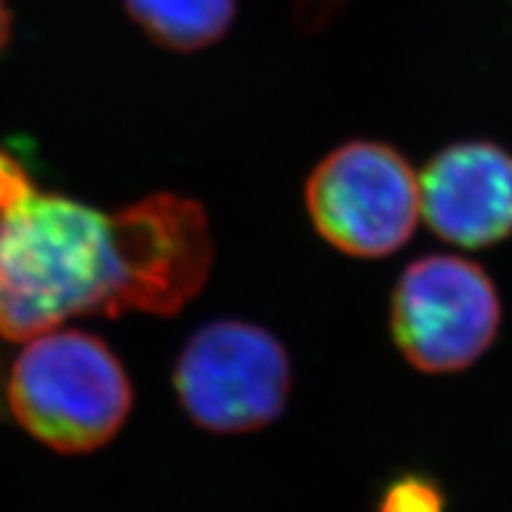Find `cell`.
Returning <instances> with one entry per match:
<instances>
[{"label": "cell", "mask_w": 512, "mask_h": 512, "mask_svg": "<svg viewBox=\"0 0 512 512\" xmlns=\"http://www.w3.org/2000/svg\"><path fill=\"white\" fill-rule=\"evenodd\" d=\"M152 41L171 50H200L226 36L238 0H124Z\"/></svg>", "instance_id": "cell-7"}, {"label": "cell", "mask_w": 512, "mask_h": 512, "mask_svg": "<svg viewBox=\"0 0 512 512\" xmlns=\"http://www.w3.org/2000/svg\"><path fill=\"white\" fill-rule=\"evenodd\" d=\"M306 214L320 240L354 259H382L413 238L420 183L392 145L349 140L306 178Z\"/></svg>", "instance_id": "cell-4"}, {"label": "cell", "mask_w": 512, "mask_h": 512, "mask_svg": "<svg viewBox=\"0 0 512 512\" xmlns=\"http://www.w3.org/2000/svg\"><path fill=\"white\" fill-rule=\"evenodd\" d=\"M448 498L437 477L403 472L382 489L375 512H446Z\"/></svg>", "instance_id": "cell-8"}, {"label": "cell", "mask_w": 512, "mask_h": 512, "mask_svg": "<svg viewBox=\"0 0 512 512\" xmlns=\"http://www.w3.org/2000/svg\"><path fill=\"white\" fill-rule=\"evenodd\" d=\"M214 242L200 204L155 195L105 211L38 190L0 152V335L79 316L181 311L207 285Z\"/></svg>", "instance_id": "cell-1"}, {"label": "cell", "mask_w": 512, "mask_h": 512, "mask_svg": "<svg viewBox=\"0 0 512 512\" xmlns=\"http://www.w3.org/2000/svg\"><path fill=\"white\" fill-rule=\"evenodd\" d=\"M178 401L214 434L264 430L285 413L292 361L273 332L247 320H216L188 339L174 370Z\"/></svg>", "instance_id": "cell-5"}, {"label": "cell", "mask_w": 512, "mask_h": 512, "mask_svg": "<svg viewBox=\"0 0 512 512\" xmlns=\"http://www.w3.org/2000/svg\"><path fill=\"white\" fill-rule=\"evenodd\" d=\"M8 403L31 437L62 453H88L121 430L133 392L100 337L55 328L24 339L10 370Z\"/></svg>", "instance_id": "cell-2"}, {"label": "cell", "mask_w": 512, "mask_h": 512, "mask_svg": "<svg viewBox=\"0 0 512 512\" xmlns=\"http://www.w3.org/2000/svg\"><path fill=\"white\" fill-rule=\"evenodd\" d=\"M418 183L420 216L446 245L486 249L512 235V152L503 145H448L427 162Z\"/></svg>", "instance_id": "cell-6"}, {"label": "cell", "mask_w": 512, "mask_h": 512, "mask_svg": "<svg viewBox=\"0 0 512 512\" xmlns=\"http://www.w3.org/2000/svg\"><path fill=\"white\" fill-rule=\"evenodd\" d=\"M501 294L491 275L458 254H427L399 275L389 330L403 356L425 375L475 366L501 330Z\"/></svg>", "instance_id": "cell-3"}, {"label": "cell", "mask_w": 512, "mask_h": 512, "mask_svg": "<svg viewBox=\"0 0 512 512\" xmlns=\"http://www.w3.org/2000/svg\"><path fill=\"white\" fill-rule=\"evenodd\" d=\"M10 10H8V3L5 0H0V50L8 46L10 41Z\"/></svg>", "instance_id": "cell-9"}]
</instances>
